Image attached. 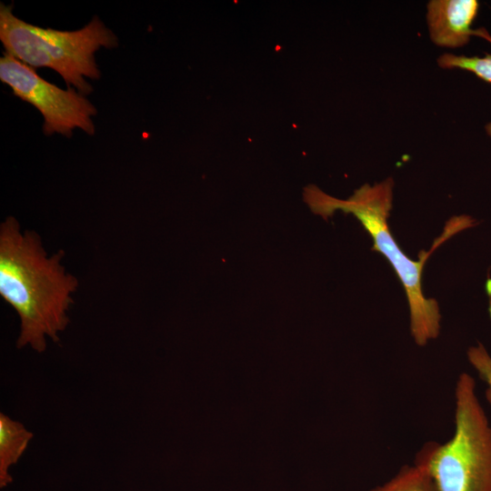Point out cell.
<instances>
[{"label":"cell","mask_w":491,"mask_h":491,"mask_svg":"<svg viewBox=\"0 0 491 491\" xmlns=\"http://www.w3.org/2000/svg\"><path fill=\"white\" fill-rule=\"evenodd\" d=\"M467 358L477 372L478 376L486 383V398L491 406V356L482 344L471 346L467 351Z\"/></svg>","instance_id":"30bf717a"},{"label":"cell","mask_w":491,"mask_h":491,"mask_svg":"<svg viewBox=\"0 0 491 491\" xmlns=\"http://www.w3.org/2000/svg\"><path fill=\"white\" fill-rule=\"evenodd\" d=\"M370 491H436L426 469L414 463L406 465L389 480Z\"/></svg>","instance_id":"ba28073f"},{"label":"cell","mask_w":491,"mask_h":491,"mask_svg":"<svg viewBox=\"0 0 491 491\" xmlns=\"http://www.w3.org/2000/svg\"><path fill=\"white\" fill-rule=\"evenodd\" d=\"M479 4L476 0H432L427 4L429 36L438 46L456 48L466 45L471 36L491 44V35L484 29H473Z\"/></svg>","instance_id":"8992f818"},{"label":"cell","mask_w":491,"mask_h":491,"mask_svg":"<svg viewBox=\"0 0 491 491\" xmlns=\"http://www.w3.org/2000/svg\"><path fill=\"white\" fill-rule=\"evenodd\" d=\"M0 40L7 54L32 67L55 70L80 94H89L84 79L100 77L94 54L100 46L117 45L114 33L95 17L82 29L59 31L30 25L12 13V6L0 5Z\"/></svg>","instance_id":"277c9868"},{"label":"cell","mask_w":491,"mask_h":491,"mask_svg":"<svg viewBox=\"0 0 491 491\" xmlns=\"http://www.w3.org/2000/svg\"><path fill=\"white\" fill-rule=\"evenodd\" d=\"M437 64L444 69H461L473 73L478 78L491 83V54L484 56H465L453 54H444L437 59ZM486 133L491 136V122L486 126Z\"/></svg>","instance_id":"9c48e42d"},{"label":"cell","mask_w":491,"mask_h":491,"mask_svg":"<svg viewBox=\"0 0 491 491\" xmlns=\"http://www.w3.org/2000/svg\"><path fill=\"white\" fill-rule=\"evenodd\" d=\"M64 251L50 257L40 236L21 232L15 218L7 217L0 226V295L20 319L18 348L46 349V338L59 340L68 323L67 311L77 279L61 265Z\"/></svg>","instance_id":"6da1fadb"},{"label":"cell","mask_w":491,"mask_h":491,"mask_svg":"<svg viewBox=\"0 0 491 491\" xmlns=\"http://www.w3.org/2000/svg\"><path fill=\"white\" fill-rule=\"evenodd\" d=\"M34 435L19 421L0 414V486H7L13 480L9 473L26 450Z\"/></svg>","instance_id":"52a82bcc"},{"label":"cell","mask_w":491,"mask_h":491,"mask_svg":"<svg viewBox=\"0 0 491 491\" xmlns=\"http://www.w3.org/2000/svg\"><path fill=\"white\" fill-rule=\"evenodd\" d=\"M392 178L373 185H364L346 200L327 195L312 186L306 194L311 209L324 217L341 210L353 214L373 239V251L386 257L400 279L407 297L410 311V331L415 342L423 346L437 337L440 331L441 315L434 298H426L422 290V271L429 253L422 252V257L414 261L406 256L390 233L387 218L392 208Z\"/></svg>","instance_id":"7a4b0ae2"},{"label":"cell","mask_w":491,"mask_h":491,"mask_svg":"<svg viewBox=\"0 0 491 491\" xmlns=\"http://www.w3.org/2000/svg\"><path fill=\"white\" fill-rule=\"evenodd\" d=\"M414 463L426 469L436 491H491V425L469 374L456 380L452 437L426 442Z\"/></svg>","instance_id":"3957f363"},{"label":"cell","mask_w":491,"mask_h":491,"mask_svg":"<svg viewBox=\"0 0 491 491\" xmlns=\"http://www.w3.org/2000/svg\"><path fill=\"white\" fill-rule=\"evenodd\" d=\"M0 79L12 88L14 95L40 111L45 135L56 132L70 136L75 127L94 134L91 116L96 110L73 88L63 90L45 81L31 66L7 53L0 59Z\"/></svg>","instance_id":"5b68a950"}]
</instances>
